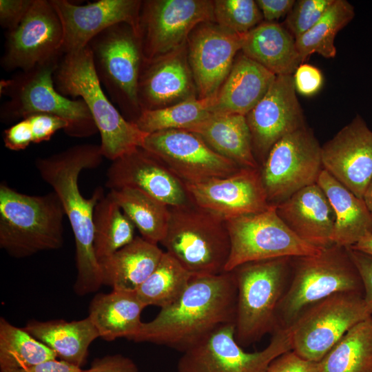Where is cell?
Instances as JSON below:
<instances>
[{
	"instance_id": "1",
	"label": "cell",
	"mask_w": 372,
	"mask_h": 372,
	"mask_svg": "<svg viewBox=\"0 0 372 372\" xmlns=\"http://www.w3.org/2000/svg\"><path fill=\"white\" fill-rule=\"evenodd\" d=\"M100 145L81 144L52 155L38 158L35 166L41 178L59 196L74 237L77 269L74 292L80 296L95 292L103 285L99 262L94 248L93 216L104 196L97 187L89 198L79 187L82 171L98 167L103 162Z\"/></svg>"
},
{
	"instance_id": "2",
	"label": "cell",
	"mask_w": 372,
	"mask_h": 372,
	"mask_svg": "<svg viewBox=\"0 0 372 372\" xmlns=\"http://www.w3.org/2000/svg\"><path fill=\"white\" fill-rule=\"evenodd\" d=\"M237 285L234 272L192 276L182 296L143 322L130 340L165 345L182 353L220 327L234 323Z\"/></svg>"
},
{
	"instance_id": "3",
	"label": "cell",
	"mask_w": 372,
	"mask_h": 372,
	"mask_svg": "<svg viewBox=\"0 0 372 372\" xmlns=\"http://www.w3.org/2000/svg\"><path fill=\"white\" fill-rule=\"evenodd\" d=\"M56 90L68 98L80 97L86 104L101 136V151L112 161L142 147L148 135L127 121L103 89L87 46L63 54L53 76Z\"/></svg>"
},
{
	"instance_id": "4",
	"label": "cell",
	"mask_w": 372,
	"mask_h": 372,
	"mask_svg": "<svg viewBox=\"0 0 372 372\" xmlns=\"http://www.w3.org/2000/svg\"><path fill=\"white\" fill-rule=\"evenodd\" d=\"M289 284L276 311V329L290 327L308 308L335 293H364L349 248L333 245L318 253L291 258Z\"/></svg>"
},
{
	"instance_id": "5",
	"label": "cell",
	"mask_w": 372,
	"mask_h": 372,
	"mask_svg": "<svg viewBox=\"0 0 372 372\" xmlns=\"http://www.w3.org/2000/svg\"><path fill=\"white\" fill-rule=\"evenodd\" d=\"M62 203L54 192L28 195L0 185V247L15 258L61 248Z\"/></svg>"
},
{
	"instance_id": "6",
	"label": "cell",
	"mask_w": 372,
	"mask_h": 372,
	"mask_svg": "<svg viewBox=\"0 0 372 372\" xmlns=\"http://www.w3.org/2000/svg\"><path fill=\"white\" fill-rule=\"evenodd\" d=\"M60 59L0 81L1 95L9 98L1 107V121H19L32 114L44 113L66 121L68 128L65 133L69 136L85 138L99 132L81 99L72 100L56 90L53 76Z\"/></svg>"
},
{
	"instance_id": "7",
	"label": "cell",
	"mask_w": 372,
	"mask_h": 372,
	"mask_svg": "<svg viewBox=\"0 0 372 372\" xmlns=\"http://www.w3.org/2000/svg\"><path fill=\"white\" fill-rule=\"evenodd\" d=\"M166 234L160 244L193 276L225 272L231 242L226 221L187 203L169 207Z\"/></svg>"
},
{
	"instance_id": "8",
	"label": "cell",
	"mask_w": 372,
	"mask_h": 372,
	"mask_svg": "<svg viewBox=\"0 0 372 372\" xmlns=\"http://www.w3.org/2000/svg\"><path fill=\"white\" fill-rule=\"evenodd\" d=\"M291 258L249 262L232 271L237 285L235 337L241 346L276 329V311L291 276Z\"/></svg>"
},
{
	"instance_id": "9",
	"label": "cell",
	"mask_w": 372,
	"mask_h": 372,
	"mask_svg": "<svg viewBox=\"0 0 372 372\" xmlns=\"http://www.w3.org/2000/svg\"><path fill=\"white\" fill-rule=\"evenodd\" d=\"M87 47L105 93L122 115H132L135 123L141 113L138 83L144 59L136 31L127 23H118L94 37Z\"/></svg>"
},
{
	"instance_id": "10",
	"label": "cell",
	"mask_w": 372,
	"mask_h": 372,
	"mask_svg": "<svg viewBox=\"0 0 372 372\" xmlns=\"http://www.w3.org/2000/svg\"><path fill=\"white\" fill-rule=\"evenodd\" d=\"M371 317L364 293L331 295L305 310L289 327L292 351L319 362L349 329Z\"/></svg>"
},
{
	"instance_id": "11",
	"label": "cell",
	"mask_w": 372,
	"mask_h": 372,
	"mask_svg": "<svg viewBox=\"0 0 372 372\" xmlns=\"http://www.w3.org/2000/svg\"><path fill=\"white\" fill-rule=\"evenodd\" d=\"M231 251L225 271L254 261L313 255L322 249L298 237L281 220L276 207L226 221Z\"/></svg>"
},
{
	"instance_id": "12",
	"label": "cell",
	"mask_w": 372,
	"mask_h": 372,
	"mask_svg": "<svg viewBox=\"0 0 372 372\" xmlns=\"http://www.w3.org/2000/svg\"><path fill=\"white\" fill-rule=\"evenodd\" d=\"M262 350L245 351L235 337V324H224L183 353L178 372H265L276 358L292 350L289 328L272 333Z\"/></svg>"
},
{
	"instance_id": "13",
	"label": "cell",
	"mask_w": 372,
	"mask_h": 372,
	"mask_svg": "<svg viewBox=\"0 0 372 372\" xmlns=\"http://www.w3.org/2000/svg\"><path fill=\"white\" fill-rule=\"evenodd\" d=\"M260 169L269 203L276 206L301 189L317 183L323 170L321 146L305 125L280 139Z\"/></svg>"
},
{
	"instance_id": "14",
	"label": "cell",
	"mask_w": 372,
	"mask_h": 372,
	"mask_svg": "<svg viewBox=\"0 0 372 372\" xmlns=\"http://www.w3.org/2000/svg\"><path fill=\"white\" fill-rule=\"evenodd\" d=\"M207 22H214L213 1H142L138 37L143 59L152 60L180 48L199 24Z\"/></svg>"
},
{
	"instance_id": "15",
	"label": "cell",
	"mask_w": 372,
	"mask_h": 372,
	"mask_svg": "<svg viewBox=\"0 0 372 372\" xmlns=\"http://www.w3.org/2000/svg\"><path fill=\"white\" fill-rule=\"evenodd\" d=\"M141 147L157 158L183 184L227 177L241 168L187 130H167L149 134Z\"/></svg>"
},
{
	"instance_id": "16",
	"label": "cell",
	"mask_w": 372,
	"mask_h": 372,
	"mask_svg": "<svg viewBox=\"0 0 372 372\" xmlns=\"http://www.w3.org/2000/svg\"><path fill=\"white\" fill-rule=\"evenodd\" d=\"M6 38L1 59L6 71H27L63 54L61 23L50 0H34L21 23Z\"/></svg>"
},
{
	"instance_id": "17",
	"label": "cell",
	"mask_w": 372,
	"mask_h": 372,
	"mask_svg": "<svg viewBox=\"0 0 372 372\" xmlns=\"http://www.w3.org/2000/svg\"><path fill=\"white\" fill-rule=\"evenodd\" d=\"M184 186L191 203L225 221L258 213L271 206L260 167H241L227 177Z\"/></svg>"
},
{
	"instance_id": "18",
	"label": "cell",
	"mask_w": 372,
	"mask_h": 372,
	"mask_svg": "<svg viewBox=\"0 0 372 372\" xmlns=\"http://www.w3.org/2000/svg\"><path fill=\"white\" fill-rule=\"evenodd\" d=\"M254 156L259 164L282 137L306 125L292 75H278L246 115Z\"/></svg>"
},
{
	"instance_id": "19",
	"label": "cell",
	"mask_w": 372,
	"mask_h": 372,
	"mask_svg": "<svg viewBox=\"0 0 372 372\" xmlns=\"http://www.w3.org/2000/svg\"><path fill=\"white\" fill-rule=\"evenodd\" d=\"M243 37L214 22L200 23L192 32L187 42V58L198 98L217 94L241 51Z\"/></svg>"
},
{
	"instance_id": "20",
	"label": "cell",
	"mask_w": 372,
	"mask_h": 372,
	"mask_svg": "<svg viewBox=\"0 0 372 372\" xmlns=\"http://www.w3.org/2000/svg\"><path fill=\"white\" fill-rule=\"evenodd\" d=\"M63 28V53L80 50L104 30L118 23L130 25L138 35L140 0H99L79 6L67 0H50Z\"/></svg>"
},
{
	"instance_id": "21",
	"label": "cell",
	"mask_w": 372,
	"mask_h": 372,
	"mask_svg": "<svg viewBox=\"0 0 372 372\" xmlns=\"http://www.w3.org/2000/svg\"><path fill=\"white\" fill-rule=\"evenodd\" d=\"M322 167L359 198L372 180V131L357 114L321 146Z\"/></svg>"
},
{
	"instance_id": "22",
	"label": "cell",
	"mask_w": 372,
	"mask_h": 372,
	"mask_svg": "<svg viewBox=\"0 0 372 372\" xmlns=\"http://www.w3.org/2000/svg\"><path fill=\"white\" fill-rule=\"evenodd\" d=\"M105 186L139 189L169 207L189 200L184 184L154 155L140 147L112 161Z\"/></svg>"
},
{
	"instance_id": "23",
	"label": "cell",
	"mask_w": 372,
	"mask_h": 372,
	"mask_svg": "<svg viewBox=\"0 0 372 372\" xmlns=\"http://www.w3.org/2000/svg\"><path fill=\"white\" fill-rule=\"evenodd\" d=\"M198 98L187 44L152 60L143 59L138 83L141 111L166 107Z\"/></svg>"
},
{
	"instance_id": "24",
	"label": "cell",
	"mask_w": 372,
	"mask_h": 372,
	"mask_svg": "<svg viewBox=\"0 0 372 372\" xmlns=\"http://www.w3.org/2000/svg\"><path fill=\"white\" fill-rule=\"evenodd\" d=\"M276 207L284 223L304 242L321 249L333 245L334 211L317 183L301 189Z\"/></svg>"
},
{
	"instance_id": "25",
	"label": "cell",
	"mask_w": 372,
	"mask_h": 372,
	"mask_svg": "<svg viewBox=\"0 0 372 372\" xmlns=\"http://www.w3.org/2000/svg\"><path fill=\"white\" fill-rule=\"evenodd\" d=\"M276 77L241 51L215 95L213 114L246 116L263 98Z\"/></svg>"
},
{
	"instance_id": "26",
	"label": "cell",
	"mask_w": 372,
	"mask_h": 372,
	"mask_svg": "<svg viewBox=\"0 0 372 372\" xmlns=\"http://www.w3.org/2000/svg\"><path fill=\"white\" fill-rule=\"evenodd\" d=\"M163 253L158 245L136 236L99 262L103 285L112 290L136 291L156 269Z\"/></svg>"
},
{
	"instance_id": "27",
	"label": "cell",
	"mask_w": 372,
	"mask_h": 372,
	"mask_svg": "<svg viewBox=\"0 0 372 372\" xmlns=\"http://www.w3.org/2000/svg\"><path fill=\"white\" fill-rule=\"evenodd\" d=\"M241 52L275 75H293L302 63L296 39L283 25L262 21L244 34Z\"/></svg>"
},
{
	"instance_id": "28",
	"label": "cell",
	"mask_w": 372,
	"mask_h": 372,
	"mask_svg": "<svg viewBox=\"0 0 372 372\" xmlns=\"http://www.w3.org/2000/svg\"><path fill=\"white\" fill-rule=\"evenodd\" d=\"M317 184L334 211L333 245L351 247L372 234V216L363 198L356 196L324 169Z\"/></svg>"
},
{
	"instance_id": "29",
	"label": "cell",
	"mask_w": 372,
	"mask_h": 372,
	"mask_svg": "<svg viewBox=\"0 0 372 372\" xmlns=\"http://www.w3.org/2000/svg\"><path fill=\"white\" fill-rule=\"evenodd\" d=\"M189 131L200 136L214 152L240 167H260L254 154L246 116L213 114Z\"/></svg>"
},
{
	"instance_id": "30",
	"label": "cell",
	"mask_w": 372,
	"mask_h": 372,
	"mask_svg": "<svg viewBox=\"0 0 372 372\" xmlns=\"http://www.w3.org/2000/svg\"><path fill=\"white\" fill-rule=\"evenodd\" d=\"M145 307L136 291L112 290L94 297L88 317L99 337L105 340L112 341L119 338L131 340L143 323L141 316Z\"/></svg>"
},
{
	"instance_id": "31",
	"label": "cell",
	"mask_w": 372,
	"mask_h": 372,
	"mask_svg": "<svg viewBox=\"0 0 372 372\" xmlns=\"http://www.w3.org/2000/svg\"><path fill=\"white\" fill-rule=\"evenodd\" d=\"M23 329L54 351L61 360L79 367L85 362L91 343L99 337L88 316L71 322L30 320Z\"/></svg>"
},
{
	"instance_id": "32",
	"label": "cell",
	"mask_w": 372,
	"mask_h": 372,
	"mask_svg": "<svg viewBox=\"0 0 372 372\" xmlns=\"http://www.w3.org/2000/svg\"><path fill=\"white\" fill-rule=\"evenodd\" d=\"M108 194L142 238L156 245L161 242L168 227L169 206L135 188L111 189Z\"/></svg>"
},
{
	"instance_id": "33",
	"label": "cell",
	"mask_w": 372,
	"mask_h": 372,
	"mask_svg": "<svg viewBox=\"0 0 372 372\" xmlns=\"http://www.w3.org/2000/svg\"><path fill=\"white\" fill-rule=\"evenodd\" d=\"M318 366L320 372H372V317L349 329Z\"/></svg>"
},
{
	"instance_id": "34",
	"label": "cell",
	"mask_w": 372,
	"mask_h": 372,
	"mask_svg": "<svg viewBox=\"0 0 372 372\" xmlns=\"http://www.w3.org/2000/svg\"><path fill=\"white\" fill-rule=\"evenodd\" d=\"M94 248L99 262L134 238L135 227L107 194L95 207L93 216Z\"/></svg>"
},
{
	"instance_id": "35",
	"label": "cell",
	"mask_w": 372,
	"mask_h": 372,
	"mask_svg": "<svg viewBox=\"0 0 372 372\" xmlns=\"http://www.w3.org/2000/svg\"><path fill=\"white\" fill-rule=\"evenodd\" d=\"M355 16L353 6L347 0H335L322 17L307 32L296 39L302 63L313 54L326 59L334 58L335 39Z\"/></svg>"
},
{
	"instance_id": "36",
	"label": "cell",
	"mask_w": 372,
	"mask_h": 372,
	"mask_svg": "<svg viewBox=\"0 0 372 372\" xmlns=\"http://www.w3.org/2000/svg\"><path fill=\"white\" fill-rule=\"evenodd\" d=\"M192 276L176 259L164 251L156 269L136 292L145 307L165 308L182 296Z\"/></svg>"
},
{
	"instance_id": "37",
	"label": "cell",
	"mask_w": 372,
	"mask_h": 372,
	"mask_svg": "<svg viewBox=\"0 0 372 372\" xmlns=\"http://www.w3.org/2000/svg\"><path fill=\"white\" fill-rule=\"evenodd\" d=\"M56 354L23 328L0 318V369L9 371L54 360Z\"/></svg>"
},
{
	"instance_id": "38",
	"label": "cell",
	"mask_w": 372,
	"mask_h": 372,
	"mask_svg": "<svg viewBox=\"0 0 372 372\" xmlns=\"http://www.w3.org/2000/svg\"><path fill=\"white\" fill-rule=\"evenodd\" d=\"M214 101L215 96L192 98L163 108L144 110L134 123L148 134L167 130H189L213 115Z\"/></svg>"
},
{
	"instance_id": "39",
	"label": "cell",
	"mask_w": 372,
	"mask_h": 372,
	"mask_svg": "<svg viewBox=\"0 0 372 372\" xmlns=\"http://www.w3.org/2000/svg\"><path fill=\"white\" fill-rule=\"evenodd\" d=\"M214 23L235 33L245 34L263 21L262 14L254 0H215Z\"/></svg>"
},
{
	"instance_id": "40",
	"label": "cell",
	"mask_w": 372,
	"mask_h": 372,
	"mask_svg": "<svg viewBox=\"0 0 372 372\" xmlns=\"http://www.w3.org/2000/svg\"><path fill=\"white\" fill-rule=\"evenodd\" d=\"M335 0H298L285 17L284 26L297 39L310 30Z\"/></svg>"
},
{
	"instance_id": "41",
	"label": "cell",
	"mask_w": 372,
	"mask_h": 372,
	"mask_svg": "<svg viewBox=\"0 0 372 372\" xmlns=\"http://www.w3.org/2000/svg\"><path fill=\"white\" fill-rule=\"evenodd\" d=\"M25 118L30 123L34 143L48 141L58 130L65 132L68 128L66 121L53 114H35Z\"/></svg>"
},
{
	"instance_id": "42",
	"label": "cell",
	"mask_w": 372,
	"mask_h": 372,
	"mask_svg": "<svg viewBox=\"0 0 372 372\" xmlns=\"http://www.w3.org/2000/svg\"><path fill=\"white\" fill-rule=\"evenodd\" d=\"M292 76L296 93L306 97L316 94L323 85L321 70L309 63H301Z\"/></svg>"
},
{
	"instance_id": "43",
	"label": "cell",
	"mask_w": 372,
	"mask_h": 372,
	"mask_svg": "<svg viewBox=\"0 0 372 372\" xmlns=\"http://www.w3.org/2000/svg\"><path fill=\"white\" fill-rule=\"evenodd\" d=\"M265 372H320L318 362L299 356L292 350L271 362Z\"/></svg>"
},
{
	"instance_id": "44",
	"label": "cell",
	"mask_w": 372,
	"mask_h": 372,
	"mask_svg": "<svg viewBox=\"0 0 372 372\" xmlns=\"http://www.w3.org/2000/svg\"><path fill=\"white\" fill-rule=\"evenodd\" d=\"M34 0H1L0 25L8 32L14 30L25 17Z\"/></svg>"
},
{
	"instance_id": "45",
	"label": "cell",
	"mask_w": 372,
	"mask_h": 372,
	"mask_svg": "<svg viewBox=\"0 0 372 372\" xmlns=\"http://www.w3.org/2000/svg\"><path fill=\"white\" fill-rule=\"evenodd\" d=\"M3 139L6 147L10 150L25 149L32 143V134L28 120H21L5 130Z\"/></svg>"
},
{
	"instance_id": "46",
	"label": "cell",
	"mask_w": 372,
	"mask_h": 372,
	"mask_svg": "<svg viewBox=\"0 0 372 372\" xmlns=\"http://www.w3.org/2000/svg\"><path fill=\"white\" fill-rule=\"evenodd\" d=\"M83 372H138V370L132 360L116 354L96 359L91 366Z\"/></svg>"
},
{
	"instance_id": "47",
	"label": "cell",
	"mask_w": 372,
	"mask_h": 372,
	"mask_svg": "<svg viewBox=\"0 0 372 372\" xmlns=\"http://www.w3.org/2000/svg\"><path fill=\"white\" fill-rule=\"evenodd\" d=\"M349 251L361 276L364 298L372 313V256L350 247Z\"/></svg>"
},
{
	"instance_id": "48",
	"label": "cell",
	"mask_w": 372,
	"mask_h": 372,
	"mask_svg": "<svg viewBox=\"0 0 372 372\" xmlns=\"http://www.w3.org/2000/svg\"><path fill=\"white\" fill-rule=\"evenodd\" d=\"M264 21L275 22L287 17L291 11L295 0H256Z\"/></svg>"
},
{
	"instance_id": "49",
	"label": "cell",
	"mask_w": 372,
	"mask_h": 372,
	"mask_svg": "<svg viewBox=\"0 0 372 372\" xmlns=\"http://www.w3.org/2000/svg\"><path fill=\"white\" fill-rule=\"evenodd\" d=\"M1 372H83V370L63 360L54 359L25 369Z\"/></svg>"
},
{
	"instance_id": "50",
	"label": "cell",
	"mask_w": 372,
	"mask_h": 372,
	"mask_svg": "<svg viewBox=\"0 0 372 372\" xmlns=\"http://www.w3.org/2000/svg\"><path fill=\"white\" fill-rule=\"evenodd\" d=\"M350 248L372 256V234H369L364 236Z\"/></svg>"
},
{
	"instance_id": "51",
	"label": "cell",
	"mask_w": 372,
	"mask_h": 372,
	"mask_svg": "<svg viewBox=\"0 0 372 372\" xmlns=\"http://www.w3.org/2000/svg\"><path fill=\"white\" fill-rule=\"evenodd\" d=\"M365 205L372 216V180L368 185L362 197Z\"/></svg>"
}]
</instances>
